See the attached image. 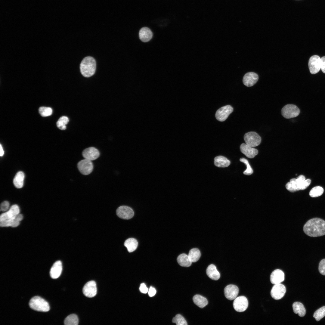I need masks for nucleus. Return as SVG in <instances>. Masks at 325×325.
<instances>
[{
    "label": "nucleus",
    "mask_w": 325,
    "mask_h": 325,
    "mask_svg": "<svg viewBox=\"0 0 325 325\" xmlns=\"http://www.w3.org/2000/svg\"><path fill=\"white\" fill-rule=\"evenodd\" d=\"M303 231L307 235L316 237L325 235V221L319 218L310 219L303 227Z\"/></svg>",
    "instance_id": "1"
},
{
    "label": "nucleus",
    "mask_w": 325,
    "mask_h": 325,
    "mask_svg": "<svg viewBox=\"0 0 325 325\" xmlns=\"http://www.w3.org/2000/svg\"><path fill=\"white\" fill-rule=\"evenodd\" d=\"M311 182L310 179L305 180V177L301 175L297 178L291 179L290 181L286 184V187L290 192H294L299 190L305 189L309 186Z\"/></svg>",
    "instance_id": "2"
},
{
    "label": "nucleus",
    "mask_w": 325,
    "mask_h": 325,
    "mask_svg": "<svg viewBox=\"0 0 325 325\" xmlns=\"http://www.w3.org/2000/svg\"><path fill=\"white\" fill-rule=\"evenodd\" d=\"M19 213L18 206L17 205L12 206L8 211L1 215L0 226L2 227L11 226L14 220Z\"/></svg>",
    "instance_id": "3"
},
{
    "label": "nucleus",
    "mask_w": 325,
    "mask_h": 325,
    "mask_svg": "<svg viewBox=\"0 0 325 325\" xmlns=\"http://www.w3.org/2000/svg\"><path fill=\"white\" fill-rule=\"evenodd\" d=\"M96 68L95 60L90 56L84 58L80 64L81 73L85 77H89L93 76L95 73Z\"/></svg>",
    "instance_id": "4"
},
{
    "label": "nucleus",
    "mask_w": 325,
    "mask_h": 325,
    "mask_svg": "<svg viewBox=\"0 0 325 325\" xmlns=\"http://www.w3.org/2000/svg\"><path fill=\"white\" fill-rule=\"evenodd\" d=\"M29 305L30 308L35 311L47 312L50 310L48 303L45 299L39 296H35L30 300Z\"/></svg>",
    "instance_id": "5"
},
{
    "label": "nucleus",
    "mask_w": 325,
    "mask_h": 325,
    "mask_svg": "<svg viewBox=\"0 0 325 325\" xmlns=\"http://www.w3.org/2000/svg\"><path fill=\"white\" fill-rule=\"evenodd\" d=\"M300 113L299 108L296 105L293 104L285 105L283 107L281 111L282 116L287 119L296 117L299 115Z\"/></svg>",
    "instance_id": "6"
},
{
    "label": "nucleus",
    "mask_w": 325,
    "mask_h": 325,
    "mask_svg": "<svg viewBox=\"0 0 325 325\" xmlns=\"http://www.w3.org/2000/svg\"><path fill=\"white\" fill-rule=\"evenodd\" d=\"M244 139L246 144L253 147L259 145L261 142L260 136L254 132H250L245 134Z\"/></svg>",
    "instance_id": "7"
},
{
    "label": "nucleus",
    "mask_w": 325,
    "mask_h": 325,
    "mask_svg": "<svg viewBox=\"0 0 325 325\" xmlns=\"http://www.w3.org/2000/svg\"><path fill=\"white\" fill-rule=\"evenodd\" d=\"M77 167L79 171L82 174L87 175L92 172L93 169V165L91 161L85 159L78 162Z\"/></svg>",
    "instance_id": "8"
},
{
    "label": "nucleus",
    "mask_w": 325,
    "mask_h": 325,
    "mask_svg": "<svg viewBox=\"0 0 325 325\" xmlns=\"http://www.w3.org/2000/svg\"><path fill=\"white\" fill-rule=\"evenodd\" d=\"M233 111V108L230 105L223 106L217 110L215 114L216 118L219 121H224Z\"/></svg>",
    "instance_id": "9"
},
{
    "label": "nucleus",
    "mask_w": 325,
    "mask_h": 325,
    "mask_svg": "<svg viewBox=\"0 0 325 325\" xmlns=\"http://www.w3.org/2000/svg\"><path fill=\"white\" fill-rule=\"evenodd\" d=\"M286 289L285 286L280 283L274 284L271 291L272 297L276 300L282 299L284 296Z\"/></svg>",
    "instance_id": "10"
},
{
    "label": "nucleus",
    "mask_w": 325,
    "mask_h": 325,
    "mask_svg": "<svg viewBox=\"0 0 325 325\" xmlns=\"http://www.w3.org/2000/svg\"><path fill=\"white\" fill-rule=\"evenodd\" d=\"M233 305L234 309L237 311L243 312L247 309L248 307V300L244 296L238 297L234 299Z\"/></svg>",
    "instance_id": "11"
},
{
    "label": "nucleus",
    "mask_w": 325,
    "mask_h": 325,
    "mask_svg": "<svg viewBox=\"0 0 325 325\" xmlns=\"http://www.w3.org/2000/svg\"><path fill=\"white\" fill-rule=\"evenodd\" d=\"M308 65L311 74H315L317 73L321 68V58L317 55L312 56L309 60Z\"/></svg>",
    "instance_id": "12"
},
{
    "label": "nucleus",
    "mask_w": 325,
    "mask_h": 325,
    "mask_svg": "<svg viewBox=\"0 0 325 325\" xmlns=\"http://www.w3.org/2000/svg\"><path fill=\"white\" fill-rule=\"evenodd\" d=\"M117 215L119 218L124 219L131 218L134 215V212L130 207L126 206H121L116 210Z\"/></svg>",
    "instance_id": "13"
},
{
    "label": "nucleus",
    "mask_w": 325,
    "mask_h": 325,
    "mask_svg": "<svg viewBox=\"0 0 325 325\" xmlns=\"http://www.w3.org/2000/svg\"><path fill=\"white\" fill-rule=\"evenodd\" d=\"M84 294L86 297L91 298L94 296L97 292V288L95 282L93 280L87 283L82 289Z\"/></svg>",
    "instance_id": "14"
},
{
    "label": "nucleus",
    "mask_w": 325,
    "mask_h": 325,
    "mask_svg": "<svg viewBox=\"0 0 325 325\" xmlns=\"http://www.w3.org/2000/svg\"><path fill=\"white\" fill-rule=\"evenodd\" d=\"M239 291V289L236 286L230 284L225 287L224 293L225 297L227 299L232 300L237 297Z\"/></svg>",
    "instance_id": "15"
},
{
    "label": "nucleus",
    "mask_w": 325,
    "mask_h": 325,
    "mask_svg": "<svg viewBox=\"0 0 325 325\" xmlns=\"http://www.w3.org/2000/svg\"><path fill=\"white\" fill-rule=\"evenodd\" d=\"M100 155L98 150L96 148L91 147L84 149L82 152L84 158L91 161L97 159Z\"/></svg>",
    "instance_id": "16"
},
{
    "label": "nucleus",
    "mask_w": 325,
    "mask_h": 325,
    "mask_svg": "<svg viewBox=\"0 0 325 325\" xmlns=\"http://www.w3.org/2000/svg\"><path fill=\"white\" fill-rule=\"evenodd\" d=\"M258 79L257 74L253 72H248L244 75L243 79V84L247 87H251L255 84Z\"/></svg>",
    "instance_id": "17"
},
{
    "label": "nucleus",
    "mask_w": 325,
    "mask_h": 325,
    "mask_svg": "<svg viewBox=\"0 0 325 325\" xmlns=\"http://www.w3.org/2000/svg\"><path fill=\"white\" fill-rule=\"evenodd\" d=\"M139 38L142 42L146 43L149 42L152 39L153 33L151 29L147 27L141 28L138 33Z\"/></svg>",
    "instance_id": "18"
},
{
    "label": "nucleus",
    "mask_w": 325,
    "mask_h": 325,
    "mask_svg": "<svg viewBox=\"0 0 325 325\" xmlns=\"http://www.w3.org/2000/svg\"><path fill=\"white\" fill-rule=\"evenodd\" d=\"M240 149L243 153L249 158H253L258 153L257 149L245 143H243L240 145Z\"/></svg>",
    "instance_id": "19"
},
{
    "label": "nucleus",
    "mask_w": 325,
    "mask_h": 325,
    "mask_svg": "<svg viewBox=\"0 0 325 325\" xmlns=\"http://www.w3.org/2000/svg\"><path fill=\"white\" fill-rule=\"evenodd\" d=\"M270 281L274 284L280 283L284 280V274L280 269H276L273 271L270 275Z\"/></svg>",
    "instance_id": "20"
},
{
    "label": "nucleus",
    "mask_w": 325,
    "mask_h": 325,
    "mask_svg": "<svg viewBox=\"0 0 325 325\" xmlns=\"http://www.w3.org/2000/svg\"><path fill=\"white\" fill-rule=\"evenodd\" d=\"M62 270L61 262L57 261L55 262L52 266L50 271L51 277L53 279L58 278L60 276Z\"/></svg>",
    "instance_id": "21"
},
{
    "label": "nucleus",
    "mask_w": 325,
    "mask_h": 325,
    "mask_svg": "<svg viewBox=\"0 0 325 325\" xmlns=\"http://www.w3.org/2000/svg\"><path fill=\"white\" fill-rule=\"evenodd\" d=\"M206 273L208 277L212 280H217L220 278V273L213 264L209 265L206 270Z\"/></svg>",
    "instance_id": "22"
},
{
    "label": "nucleus",
    "mask_w": 325,
    "mask_h": 325,
    "mask_svg": "<svg viewBox=\"0 0 325 325\" xmlns=\"http://www.w3.org/2000/svg\"><path fill=\"white\" fill-rule=\"evenodd\" d=\"M214 163L215 165L218 167H226L230 165L231 162L225 157L221 156L215 157Z\"/></svg>",
    "instance_id": "23"
},
{
    "label": "nucleus",
    "mask_w": 325,
    "mask_h": 325,
    "mask_svg": "<svg viewBox=\"0 0 325 325\" xmlns=\"http://www.w3.org/2000/svg\"><path fill=\"white\" fill-rule=\"evenodd\" d=\"M177 261L180 266L184 267L190 266L192 263L188 255L184 253L179 255L177 258Z\"/></svg>",
    "instance_id": "24"
},
{
    "label": "nucleus",
    "mask_w": 325,
    "mask_h": 325,
    "mask_svg": "<svg viewBox=\"0 0 325 325\" xmlns=\"http://www.w3.org/2000/svg\"><path fill=\"white\" fill-rule=\"evenodd\" d=\"M24 177V173L22 172H19L16 174L13 180V183L16 188H20L23 187Z\"/></svg>",
    "instance_id": "25"
},
{
    "label": "nucleus",
    "mask_w": 325,
    "mask_h": 325,
    "mask_svg": "<svg viewBox=\"0 0 325 325\" xmlns=\"http://www.w3.org/2000/svg\"><path fill=\"white\" fill-rule=\"evenodd\" d=\"M294 312L298 314L301 317H304L306 314V310L303 305L299 302H296L292 304Z\"/></svg>",
    "instance_id": "26"
},
{
    "label": "nucleus",
    "mask_w": 325,
    "mask_h": 325,
    "mask_svg": "<svg viewBox=\"0 0 325 325\" xmlns=\"http://www.w3.org/2000/svg\"><path fill=\"white\" fill-rule=\"evenodd\" d=\"M124 245L127 248L128 252H131L137 249L138 242L135 239L129 238L125 241Z\"/></svg>",
    "instance_id": "27"
},
{
    "label": "nucleus",
    "mask_w": 325,
    "mask_h": 325,
    "mask_svg": "<svg viewBox=\"0 0 325 325\" xmlns=\"http://www.w3.org/2000/svg\"><path fill=\"white\" fill-rule=\"evenodd\" d=\"M193 300L194 304L201 308H203L208 304L206 299L199 295L194 296Z\"/></svg>",
    "instance_id": "28"
},
{
    "label": "nucleus",
    "mask_w": 325,
    "mask_h": 325,
    "mask_svg": "<svg viewBox=\"0 0 325 325\" xmlns=\"http://www.w3.org/2000/svg\"><path fill=\"white\" fill-rule=\"evenodd\" d=\"M188 256L192 262H195L198 261L201 256L199 250L196 248L191 249L189 251Z\"/></svg>",
    "instance_id": "29"
},
{
    "label": "nucleus",
    "mask_w": 325,
    "mask_h": 325,
    "mask_svg": "<svg viewBox=\"0 0 325 325\" xmlns=\"http://www.w3.org/2000/svg\"><path fill=\"white\" fill-rule=\"evenodd\" d=\"M64 323L66 325H77L78 324L79 319L76 314H72L66 317Z\"/></svg>",
    "instance_id": "30"
},
{
    "label": "nucleus",
    "mask_w": 325,
    "mask_h": 325,
    "mask_svg": "<svg viewBox=\"0 0 325 325\" xmlns=\"http://www.w3.org/2000/svg\"><path fill=\"white\" fill-rule=\"evenodd\" d=\"M69 122V119L67 116H62L60 117L57 122V126L60 129L64 130L66 129V125Z\"/></svg>",
    "instance_id": "31"
},
{
    "label": "nucleus",
    "mask_w": 325,
    "mask_h": 325,
    "mask_svg": "<svg viewBox=\"0 0 325 325\" xmlns=\"http://www.w3.org/2000/svg\"><path fill=\"white\" fill-rule=\"evenodd\" d=\"M323 188L319 186L315 187L310 191L309 194L312 197H316L321 196L323 193Z\"/></svg>",
    "instance_id": "32"
},
{
    "label": "nucleus",
    "mask_w": 325,
    "mask_h": 325,
    "mask_svg": "<svg viewBox=\"0 0 325 325\" xmlns=\"http://www.w3.org/2000/svg\"><path fill=\"white\" fill-rule=\"evenodd\" d=\"M325 316V306L317 310L313 314V317L317 321H319Z\"/></svg>",
    "instance_id": "33"
},
{
    "label": "nucleus",
    "mask_w": 325,
    "mask_h": 325,
    "mask_svg": "<svg viewBox=\"0 0 325 325\" xmlns=\"http://www.w3.org/2000/svg\"><path fill=\"white\" fill-rule=\"evenodd\" d=\"M172 322L177 325H187V323L185 319L181 314H177L173 318Z\"/></svg>",
    "instance_id": "34"
},
{
    "label": "nucleus",
    "mask_w": 325,
    "mask_h": 325,
    "mask_svg": "<svg viewBox=\"0 0 325 325\" xmlns=\"http://www.w3.org/2000/svg\"><path fill=\"white\" fill-rule=\"evenodd\" d=\"M39 112L42 116L46 117L51 115L52 110L50 107H42L39 109Z\"/></svg>",
    "instance_id": "35"
},
{
    "label": "nucleus",
    "mask_w": 325,
    "mask_h": 325,
    "mask_svg": "<svg viewBox=\"0 0 325 325\" xmlns=\"http://www.w3.org/2000/svg\"><path fill=\"white\" fill-rule=\"evenodd\" d=\"M240 160L244 163L246 166V169L243 172V174L248 175L252 174L253 173V171L248 160L244 158H241L240 159Z\"/></svg>",
    "instance_id": "36"
},
{
    "label": "nucleus",
    "mask_w": 325,
    "mask_h": 325,
    "mask_svg": "<svg viewBox=\"0 0 325 325\" xmlns=\"http://www.w3.org/2000/svg\"><path fill=\"white\" fill-rule=\"evenodd\" d=\"M318 269L319 272L321 274L325 275V259H323L320 261Z\"/></svg>",
    "instance_id": "37"
},
{
    "label": "nucleus",
    "mask_w": 325,
    "mask_h": 325,
    "mask_svg": "<svg viewBox=\"0 0 325 325\" xmlns=\"http://www.w3.org/2000/svg\"><path fill=\"white\" fill-rule=\"evenodd\" d=\"M23 218V216L22 215L19 214L16 217L11 227H17L19 224L20 222L22 220Z\"/></svg>",
    "instance_id": "38"
},
{
    "label": "nucleus",
    "mask_w": 325,
    "mask_h": 325,
    "mask_svg": "<svg viewBox=\"0 0 325 325\" xmlns=\"http://www.w3.org/2000/svg\"><path fill=\"white\" fill-rule=\"evenodd\" d=\"M9 207V203L7 201H5L1 204L0 209L1 211L5 212L8 210Z\"/></svg>",
    "instance_id": "39"
},
{
    "label": "nucleus",
    "mask_w": 325,
    "mask_h": 325,
    "mask_svg": "<svg viewBox=\"0 0 325 325\" xmlns=\"http://www.w3.org/2000/svg\"><path fill=\"white\" fill-rule=\"evenodd\" d=\"M139 290L141 292L144 293H146L148 291V288L144 283H142L141 284L139 287Z\"/></svg>",
    "instance_id": "40"
},
{
    "label": "nucleus",
    "mask_w": 325,
    "mask_h": 325,
    "mask_svg": "<svg viewBox=\"0 0 325 325\" xmlns=\"http://www.w3.org/2000/svg\"><path fill=\"white\" fill-rule=\"evenodd\" d=\"M320 69L323 72L325 73V56L321 58Z\"/></svg>",
    "instance_id": "41"
},
{
    "label": "nucleus",
    "mask_w": 325,
    "mask_h": 325,
    "mask_svg": "<svg viewBox=\"0 0 325 325\" xmlns=\"http://www.w3.org/2000/svg\"><path fill=\"white\" fill-rule=\"evenodd\" d=\"M156 293L155 289L153 287L151 286L148 290V293L150 297H152L154 296Z\"/></svg>",
    "instance_id": "42"
},
{
    "label": "nucleus",
    "mask_w": 325,
    "mask_h": 325,
    "mask_svg": "<svg viewBox=\"0 0 325 325\" xmlns=\"http://www.w3.org/2000/svg\"><path fill=\"white\" fill-rule=\"evenodd\" d=\"M0 155L1 156H2L4 155V150H3V148H2L1 144H0Z\"/></svg>",
    "instance_id": "43"
}]
</instances>
